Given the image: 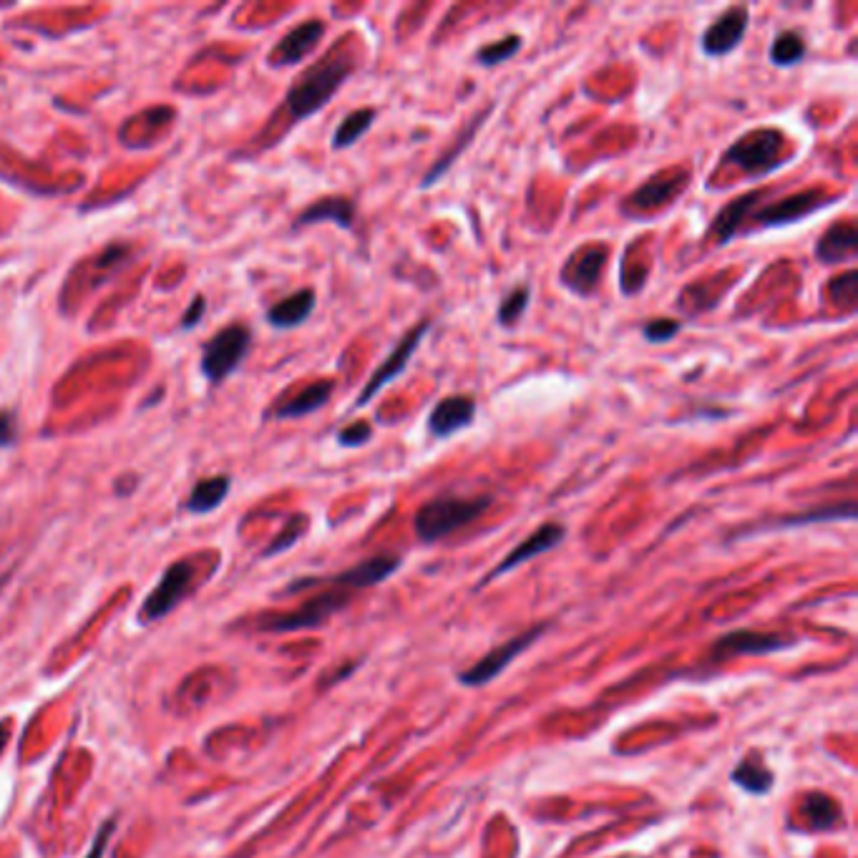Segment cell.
<instances>
[{
    "mask_svg": "<svg viewBox=\"0 0 858 858\" xmlns=\"http://www.w3.org/2000/svg\"><path fill=\"white\" fill-rule=\"evenodd\" d=\"M355 63L353 59L340 53H330L325 59L310 66L302 76L292 83L285 104H288L290 116L294 122L316 116L318 111L330 104V99L343 89V83L350 79Z\"/></svg>",
    "mask_w": 858,
    "mask_h": 858,
    "instance_id": "6da1fadb",
    "label": "cell"
},
{
    "mask_svg": "<svg viewBox=\"0 0 858 858\" xmlns=\"http://www.w3.org/2000/svg\"><path fill=\"white\" fill-rule=\"evenodd\" d=\"M494 496L492 494H476V496H458V494H443L431 498L421 506L413 516V531L423 544H433L451 537V534L464 529L471 521L482 519V516L492 509Z\"/></svg>",
    "mask_w": 858,
    "mask_h": 858,
    "instance_id": "7a4b0ae2",
    "label": "cell"
},
{
    "mask_svg": "<svg viewBox=\"0 0 858 858\" xmlns=\"http://www.w3.org/2000/svg\"><path fill=\"white\" fill-rule=\"evenodd\" d=\"M783 149H786V134L778 128H755L727 146L723 162L737 166L747 177L763 179L783 164Z\"/></svg>",
    "mask_w": 858,
    "mask_h": 858,
    "instance_id": "3957f363",
    "label": "cell"
},
{
    "mask_svg": "<svg viewBox=\"0 0 858 858\" xmlns=\"http://www.w3.org/2000/svg\"><path fill=\"white\" fill-rule=\"evenodd\" d=\"M249 345H252V330L242 325V322L219 330L201 350V373H205L209 383H221L242 365Z\"/></svg>",
    "mask_w": 858,
    "mask_h": 858,
    "instance_id": "277c9868",
    "label": "cell"
},
{
    "mask_svg": "<svg viewBox=\"0 0 858 858\" xmlns=\"http://www.w3.org/2000/svg\"><path fill=\"white\" fill-rule=\"evenodd\" d=\"M348 589H328L318 597H312L304 602L302 607L292 609V612L285 614H275L267 617V620L260 624V630L265 632H298V630H312V627H320L325 620H330L332 614L340 612V609L348 607L350 602Z\"/></svg>",
    "mask_w": 858,
    "mask_h": 858,
    "instance_id": "5b68a950",
    "label": "cell"
},
{
    "mask_svg": "<svg viewBox=\"0 0 858 858\" xmlns=\"http://www.w3.org/2000/svg\"><path fill=\"white\" fill-rule=\"evenodd\" d=\"M428 330H431V322L423 320V322H418V325L405 332V335L399 340V343H395V348L391 350V353L385 355L383 363L375 368V373L368 378L365 387H363V391H360V395L355 399V409H365V405L371 403L387 383L395 381V378H399L405 371V368H409L411 358L415 355V350L421 348L423 338L428 335Z\"/></svg>",
    "mask_w": 858,
    "mask_h": 858,
    "instance_id": "8992f818",
    "label": "cell"
},
{
    "mask_svg": "<svg viewBox=\"0 0 858 858\" xmlns=\"http://www.w3.org/2000/svg\"><path fill=\"white\" fill-rule=\"evenodd\" d=\"M834 205V197L824 189H803L798 194H790V197H783L781 201H771L761 209H755L751 219H753V229H775V227H786L793 225V221H800L810 215H816L818 209H826Z\"/></svg>",
    "mask_w": 858,
    "mask_h": 858,
    "instance_id": "52a82bcc",
    "label": "cell"
},
{
    "mask_svg": "<svg viewBox=\"0 0 858 858\" xmlns=\"http://www.w3.org/2000/svg\"><path fill=\"white\" fill-rule=\"evenodd\" d=\"M547 627L549 624H537V627H531V630H526L524 634H516L514 640L504 642L502 648L492 650L484 660H478L474 668H468V670L461 672L458 682H461V685H466V688H482V685H486V682L496 680L506 668H509V664L516 658H519L524 650H529L531 644L539 640L541 632L547 630Z\"/></svg>",
    "mask_w": 858,
    "mask_h": 858,
    "instance_id": "ba28073f",
    "label": "cell"
},
{
    "mask_svg": "<svg viewBox=\"0 0 858 858\" xmlns=\"http://www.w3.org/2000/svg\"><path fill=\"white\" fill-rule=\"evenodd\" d=\"M747 28H751L747 6H731L705 28L703 39H700V49L710 59H725L743 43Z\"/></svg>",
    "mask_w": 858,
    "mask_h": 858,
    "instance_id": "9c48e42d",
    "label": "cell"
},
{
    "mask_svg": "<svg viewBox=\"0 0 858 858\" xmlns=\"http://www.w3.org/2000/svg\"><path fill=\"white\" fill-rule=\"evenodd\" d=\"M194 579V567L189 561H174V565L164 571L159 585L152 589V595L146 597L142 604V620L156 622L162 620L177 607L184 597H187Z\"/></svg>",
    "mask_w": 858,
    "mask_h": 858,
    "instance_id": "30bf717a",
    "label": "cell"
},
{
    "mask_svg": "<svg viewBox=\"0 0 858 858\" xmlns=\"http://www.w3.org/2000/svg\"><path fill=\"white\" fill-rule=\"evenodd\" d=\"M565 537H567V526H565V524H559V521H547V524H541L537 531H531L529 537H526L521 544H516V547H514L509 554H506L502 565H498V567L492 571V575H488V577L482 581V587H486L488 581H494V579H498V577H504L506 571H511V569H516V567L526 565V561H531V559L541 557V554H547V551H551V549H557L559 544L565 541Z\"/></svg>",
    "mask_w": 858,
    "mask_h": 858,
    "instance_id": "8fae6325",
    "label": "cell"
},
{
    "mask_svg": "<svg viewBox=\"0 0 858 858\" xmlns=\"http://www.w3.org/2000/svg\"><path fill=\"white\" fill-rule=\"evenodd\" d=\"M476 418V401L471 395L456 393V395H446L441 399L436 405H433L428 413V433L433 438L446 441L456 433L466 431L471 423Z\"/></svg>",
    "mask_w": 858,
    "mask_h": 858,
    "instance_id": "7c38bea8",
    "label": "cell"
},
{
    "mask_svg": "<svg viewBox=\"0 0 858 858\" xmlns=\"http://www.w3.org/2000/svg\"><path fill=\"white\" fill-rule=\"evenodd\" d=\"M607 257H609V249L604 245L579 249V252L567 262L565 272H561V280H565V285L571 292L587 298V294H592L599 288V280H602L604 267H607Z\"/></svg>",
    "mask_w": 858,
    "mask_h": 858,
    "instance_id": "4fadbf2b",
    "label": "cell"
},
{
    "mask_svg": "<svg viewBox=\"0 0 858 858\" xmlns=\"http://www.w3.org/2000/svg\"><path fill=\"white\" fill-rule=\"evenodd\" d=\"M688 179V172L682 169L658 174V177L648 179L640 189H634L630 197L624 199V211H650L664 207L668 201L675 199L678 194L685 192Z\"/></svg>",
    "mask_w": 858,
    "mask_h": 858,
    "instance_id": "5bb4252c",
    "label": "cell"
},
{
    "mask_svg": "<svg viewBox=\"0 0 858 858\" xmlns=\"http://www.w3.org/2000/svg\"><path fill=\"white\" fill-rule=\"evenodd\" d=\"M793 644H796L793 637L741 630V632H727L725 637H720L713 648V658L727 660V658H737V654H771V652L788 650Z\"/></svg>",
    "mask_w": 858,
    "mask_h": 858,
    "instance_id": "9a60e30c",
    "label": "cell"
},
{
    "mask_svg": "<svg viewBox=\"0 0 858 858\" xmlns=\"http://www.w3.org/2000/svg\"><path fill=\"white\" fill-rule=\"evenodd\" d=\"M325 21H320V18H310V21L294 25L292 31L285 33L280 43H277L272 53L275 66H294V63L308 59V55L318 49L322 35H325Z\"/></svg>",
    "mask_w": 858,
    "mask_h": 858,
    "instance_id": "2e32d148",
    "label": "cell"
},
{
    "mask_svg": "<svg viewBox=\"0 0 858 858\" xmlns=\"http://www.w3.org/2000/svg\"><path fill=\"white\" fill-rule=\"evenodd\" d=\"M399 569H401V557H395V554H378V557L360 561V565L340 571V575L330 577L325 581L332 587L348 589L350 592V589H365V587L381 585V581L395 575Z\"/></svg>",
    "mask_w": 858,
    "mask_h": 858,
    "instance_id": "e0dca14e",
    "label": "cell"
},
{
    "mask_svg": "<svg viewBox=\"0 0 858 858\" xmlns=\"http://www.w3.org/2000/svg\"><path fill=\"white\" fill-rule=\"evenodd\" d=\"M355 215H358V207L353 199L348 197H322L318 201H312L310 207H304L298 219H294V229H302V227H312V225H322V221H330V225H335L340 229H345V232H350V229H355Z\"/></svg>",
    "mask_w": 858,
    "mask_h": 858,
    "instance_id": "ac0fdd59",
    "label": "cell"
},
{
    "mask_svg": "<svg viewBox=\"0 0 858 858\" xmlns=\"http://www.w3.org/2000/svg\"><path fill=\"white\" fill-rule=\"evenodd\" d=\"M856 519V504L854 502H838V504H824L818 509H808L800 514H786L778 516L768 524L753 526L747 534L755 531H783V529H798V526L808 524H826V521H854Z\"/></svg>",
    "mask_w": 858,
    "mask_h": 858,
    "instance_id": "d6986e66",
    "label": "cell"
},
{
    "mask_svg": "<svg viewBox=\"0 0 858 858\" xmlns=\"http://www.w3.org/2000/svg\"><path fill=\"white\" fill-rule=\"evenodd\" d=\"M858 252V227L854 219H844L830 225L824 235H820L816 245V257L824 265H841L851 262Z\"/></svg>",
    "mask_w": 858,
    "mask_h": 858,
    "instance_id": "ffe728a7",
    "label": "cell"
},
{
    "mask_svg": "<svg viewBox=\"0 0 858 858\" xmlns=\"http://www.w3.org/2000/svg\"><path fill=\"white\" fill-rule=\"evenodd\" d=\"M765 197V189L743 194V197L731 199L727 205L717 211L713 225H710V232L715 235V245L725 247L731 239L741 232V227L745 225V219H751L755 211V205Z\"/></svg>",
    "mask_w": 858,
    "mask_h": 858,
    "instance_id": "44dd1931",
    "label": "cell"
},
{
    "mask_svg": "<svg viewBox=\"0 0 858 858\" xmlns=\"http://www.w3.org/2000/svg\"><path fill=\"white\" fill-rule=\"evenodd\" d=\"M492 111H494V104H488L484 111H478V114L471 118V122L464 128H461V134L454 138V144H451L448 149L443 152L438 159L433 162L431 169L426 172V177H423V182H421V189H431L433 184H436L443 177V174H446L451 166L456 164L458 156L468 149L471 142H474V138H476V134L482 132V126L486 124V118L492 116Z\"/></svg>",
    "mask_w": 858,
    "mask_h": 858,
    "instance_id": "7402d4cb",
    "label": "cell"
},
{
    "mask_svg": "<svg viewBox=\"0 0 858 858\" xmlns=\"http://www.w3.org/2000/svg\"><path fill=\"white\" fill-rule=\"evenodd\" d=\"M332 393H335V381H318L302 387L298 395H292L290 401H285L272 411V418L277 421H294L304 418V415L318 413L330 403Z\"/></svg>",
    "mask_w": 858,
    "mask_h": 858,
    "instance_id": "603a6c76",
    "label": "cell"
},
{
    "mask_svg": "<svg viewBox=\"0 0 858 858\" xmlns=\"http://www.w3.org/2000/svg\"><path fill=\"white\" fill-rule=\"evenodd\" d=\"M318 304V294L312 288H302L298 292L288 294V298L275 302L270 310H267V322L277 330H292L300 328L304 320H308L312 312H316Z\"/></svg>",
    "mask_w": 858,
    "mask_h": 858,
    "instance_id": "cb8c5ba5",
    "label": "cell"
},
{
    "mask_svg": "<svg viewBox=\"0 0 858 858\" xmlns=\"http://www.w3.org/2000/svg\"><path fill=\"white\" fill-rule=\"evenodd\" d=\"M229 488H232V478L229 476H209L192 488V494L184 504V509L189 514H209L215 511L225 502Z\"/></svg>",
    "mask_w": 858,
    "mask_h": 858,
    "instance_id": "d4e9b609",
    "label": "cell"
},
{
    "mask_svg": "<svg viewBox=\"0 0 858 858\" xmlns=\"http://www.w3.org/2000/svg\"><path fill=\"white\" fill-rule=\"evenodd\" d=\"M373 124H375V108L365 106V108L350 111L335 128V134H332V149L343 152V149H350V146H355L360 138L371 132Z\"/></svg>",
    "mask_w": 858,
    "mask_h": 858,
    "instance_id": "484cf974",
    "label": "cell"
},
{
    "mask_svg": "<svg viewBox=\"0 0 858 858\" xmlns=\"http://www.w3.org/2000/svg\"><path fill=\"white\" fill-rule=\"evenodd\" d=\"M808 55V43L798 31H781L775 35L768 51V59L773 66L778 69H793Z\"/></svg>",
    "mask_w": 858,
    "mask_h": 858,
    "instance_id": "4316f807",
    "label": "cell"
},
{
    "mask_svg": "<svg viewBox=\"0 0 858 858\" xmlns=\"http://www.w3.org/2000/svg\"><path fill=\"white\" fill-rule=\"evenodd\" d=\"M773 773L765 768L761 755H751L733 771V783H737L743 790L753 793V796H765L773 788Z\"/></svg>",
    "mask_w": 858,
    "mask_h": 858,
    "instance_id": "83f0119b",
    "label": "cell"
},
{
    "mask_svg": "<svg viewBox=\"0 0 858 858\" xmlns=\"http://www.w3.org/2000/svg\"><path fill=\"white\" fill-rule=\"evenodd\" d=\"M529 302H531V288L529 285H519V288H514L511 292L504 294V300L498 302V310H496V320L498 325L511 330L521 322V318L526 316V310H529Z\"/></svg>",
    "mask_w": 858,
    "mask_h": 858,
    "instance_id": "f1b7e54d",
    "label": "cell"
},
{
    "mask_svg": "<svg viewBox=\"0 0 858 858\" xmlns=\"http://www.w3.org/2000/svg\"><path fill=\"white\" fill-rule=\"evenodd\" d=\"M521 45H524V39H521L519 33L504 35L502 41H494V43L482 45V49L474 53V61L478 63V66H484V69L502 66V63L511 61L514 55L521 51Z\"/></svg>",
    "mask_w": 858,
    "mask_h": 858,
    "instance_id": "f546056e",
    "label": "cell"
},
{
    "mask_svg": "<svg viewBox=\"0 0 858 858\" xmlns=\"http://www.w3.org/2000/svg\"><path fill=\"white\" fill-rule=\"evenodd\" d=\"M803 810H806L810 826L820 830L834 828L838 824V816H841L838 803L834 798H828L826 793H810V796L803 800Z\"/></svg>",
    "mask_w": 858,
    "mask_h": 858,
    "instance_id": "4dcf8cb0",
    "label": "cell"
},
{
    "mask_svg": "<svg viewBox=\"0 0 858 858\" xmlns=\"http://www.w3.org/2000/svg\"><path fill=\"white\" fill-rule=\"evenodd\" d=\"M828 294H830V300H834V304H838V308L854 310L856 308V300H858V277H856V270H848L844 275L834 277V280L828 282Z\"/></svg>",
    "mask_w": 858,
    "mask_h": 858,
    "instance_id": "1f68e13d",
    "label": "cell"
},
{
    "mask_svg": "<svg viewBox=\"0 0 858 858\" xmlns=\"http://www.w3.org/2000/svg\"><path fill=\"white\" fill-rule=\"evenodd\" d=\"M682 332V322L672 318H652L642 325V338L652 345L670 343L672 338H678Z\"/></svg>",
    "mask_w": 858,
    "mask_h": 858,
    "instance_id": "d6a6232c",
    "label": "cell"
},
{
    "mask_svg": "<svg viewBox=\"0 0 858 858\" xmlns=\"http://www.w3.org/2000/svg\"><path fill=\"white\" fill-rule=\"evenodd\" d=\"M304 529H308V516H302V514L292 516V519H290L288 524H285V529H282L280 537H277V539L270 544V547L265 549V557H275V554H280V551H285V549H290L292 544L302 537Z\"/></svg>",
    "mask_w": 858,
    "mask_h": 858,
    "instance_id": "836d02e7",
    "label": "cell"
},
{
    "mask_svg": "<svg viewBox=\"0 0 858 858\" xmlns=\"http://www.w3.org/2000/svg\"><path fill=\"white\" fill-rule=\"evenodd\" d=\"M335 438L343 448H360L373 438V426L368 421H353L345 428H340Z\"/></svg>",
    "mask_w": 858,
    "mask_h": 858,
    "instance_id": "e575fe53",
    "label": "cell"
},
{
    "mask_svg": "<svg viewBox=\"0 0 858 858\" xmlns=\"http://www.w3.org/2000/svg\"><path fill=\"white\" fill-rule=\"evenodd\" d=\"M18 441V421L13 411H0V448H11Z\"/></svg>",
    "mask_w": 858,
    "mask_h": 858,
    "instance_id": "d590c367",
    "label": "cell"
},
{
    "mask_svg": "<svg viewBox=\"0 0 858 858\" xmlns=\"http://www.w3.org/2000/svg\"><path fill=\"white\" fill-rule=\"evenodd\" d=\"M114 828H116V820H106V824L99 828V834L94 838V846H91L89 856H83V858H104L106 846L111 841V834H114Z\"/></svg>",
    "mask_w": 858,
    "mask_h": 858,
    "instance_id": "8d00e7d4",
    "label": "cell"
},
{
    "mask_svg": "<svg viewBox=\"0 0 858 858\" xmlns=\"http://www.w3.org/2000/svg\"><path fill=\"white\" fill-rule=\"evenodd\" d=\"M205 310H207V300L201 298V294H197V298L192 300L189 310L184 312V318H182V330H192V328H197L199 322H201V318H205Z\"/></svg>",
    "mask_w": 858,
    "mask_h": 858,
    "instance_id": "74e56055",
    "label": "cell"
},
{
    "mask_svg": "<svg viewBox=\"0 0 858 858\" xmlns=\"http://www.w3.org/2000/svg\"><path fill=\"white\" fill-rule=\"evenodd\" d=\"M8 745V725H0V755H3Z\"/></svg>",
    "mask_w": 858,
    "mask_h": 858,
    "instance_id": "f35d334b",
    "label": "cell"
}]
</instances>
